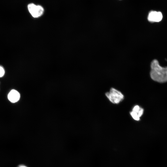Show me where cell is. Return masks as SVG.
Returning <instances> with one entry per match:
<instances>
[{
  "label": "cell",
  "instance_id": "1",
  "mask_svg": "<svg viewBox=\"0 0 167 167\" xmlns=\"http://www.w3.org/2000/svg\"><path fill=\"white\" fill-rule=\"evenodd\" d=\"M150 75L153 80L160 83L167 82V67L161 66L156 59L153 60L151 65Z\"/></svg>",
  "mask_w": 167,
  "mask_h": 167
},
{
  "label": "cell",
  "instance_id": "2",
  "mask_svg": "<svg viewBox=\"0 0 167 167\" xmlns=\"http://www.w3.org/2000/svg\"><path fill=\"white\" fill-rule=\"evenodd\" d=\"M105 95L109 100L114 104H118L124 98L121 92L113 88H111L109 92H106Z\"/></svg>",
  "mask_w": 167,
  "mask_h": 167
},
{
  "label": "cell",
  "instance_id": "3",
  "mask_svg": "<svg viewBox=\"0 0 167 167\" xmlns=\"http://www.w3.org/2000/svg\"><path fill=\"white\" fill-rule=\"evenodd\" d=\"M28 10L32 16L37 18L41 16L43 13L44 9L40 5H36L33 3L29 4L28 6Z\"/></svg>",
  "mask_w": 167,
  "mask_h": 167
},
{
  "label": "cell",
  "instance_id": "4",
  "mask_svg": "<svg viewBox=\"0 0 167 167\" xmlns=\"http://www.w3.org/2000/svg\"><path fill=\"white\" fill-rule=\"evenodd\" d=\"M162 15L161 12L152 11L149 13L148 19L150 22H159L162 20Z\"/></svg>",
  "mask_w": 167,
  "mask_h": 167
},
{
  "label": "cell",
  "instance_id": "5",
  "mask_svg": "<svg viewBox=\"0 0 167 167\" xmlns=\"http://www.w3.org/2000/svg\"><path fill=\"white\" fill-rule=\"evenodd\" d=\"M19 92L15 89L11 90L9 93L7 97L8 100L11 103H15L18 102L20 98Z\"/></svg>",
  "mask_w": 167,
  "mask_h": 167
},
{
  "label": "cell",
  "instance_id": "6",
  "mask_svg": "<svg viewBox=\"0 0 167 167\" xmlns=\"http://www.w3.org/2000/svg\"><path fill=\"white\" fill-rule=\"evenodd\" d=\"M130 114L132 118L135 120L139 121L140 120V117L138 113L132 111L130 113Z\"/></svg>",
  "mask_w": 167,
  "mask_h": 167
},
{
  "label": "cell",
  "instance_id": "7",
  "mask_svg": "<svg viewBox=\"0 0 167 167\" xmlns=\"http://www.w3.org/2000/svg\"><path fill=\"white\" fill-rule=\"evenodd\" d=\"M5 70L4 67L0 65V78L2 77L5 75Z\"/></svg>",
  "mask_w": 167,
  "mask_h": 167
},
{
  "label": "cell",
  "instance_id": "8",
  "mask_svg": "<svg viewBox=\"0 0 167 167\" xmlns=\"http://www.w3.org/2000/svg\"><path fill=\"white\" fill-rule=\"evenodd\" d=\"M18 167H28L27 166L24 165H19Z\"/></svg>",
  "mask_w": 167,
  "mask_h": 167
}]
</instances>
